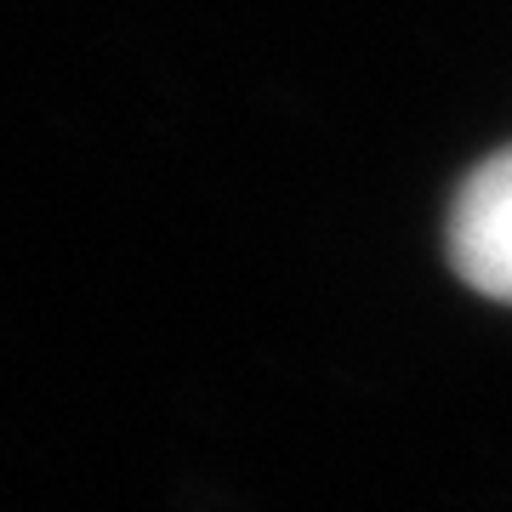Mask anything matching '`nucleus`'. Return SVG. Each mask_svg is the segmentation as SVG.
<instances>
[{
  "instance_id": "nucleus-1",
  "label": "nucleus",
  "mask_w": 512,
  "mask_h": 512,
  "mask_svg": "<svg viewBox=\"0 0 512 512\" xmlns=\"http://www.w3.org/2000/svg\"><path fill=\"white\" fill-rule=\"evenodd\" d=\"M456 274L484 296L512 302V148L478 165L450 211Z\"/></svg>"
}]
</instances>
